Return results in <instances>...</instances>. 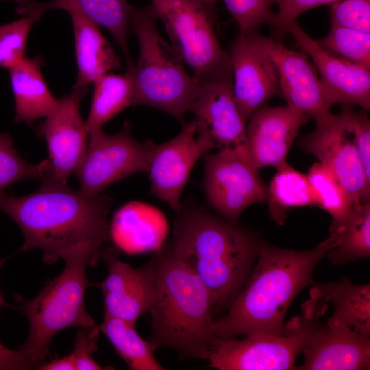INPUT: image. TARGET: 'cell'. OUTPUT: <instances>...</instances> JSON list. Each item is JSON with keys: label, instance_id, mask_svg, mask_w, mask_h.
Masks as SVG:
<instances>
[{"label": "cell", "instance_id": "f1b7e54d", "mask_svg": "<svg viewBox=\"0 0 370 370\" xmlns=\"http://www.w3.org/2000/svg\"><path fill=\"white\" fill-rule=\"evenodd\" d=\"M337 244L326 254L333 264H342L370 256V201L355 205L338 233Z\"/></svg>", "mask_w": 370, "mask_h": 370}, {"label": "cell", "instance_id": "277c9868", "mask_svg": "<svg viewBox=\"0 0 370 370\" xmlns=\"http://www.w3.org/2000/svg\"><path fill=\"white\" fill-rule=\"evenodd\" d=\"M155 296L149 310V341L184 358L208 360L217 340L214 300L199 278L171 244L152 257Z\"/></svg>", "mask_w": 370, "mask_h": 370}, {"label": "cell", "instance_id": "9a60e30c", "mask_svg": "<svg viewBox=\"0 0 370 370\" xmlns=\"http://www.w3.org/2000/svg\"><path fill=\"white\" fill-rule=\"evenodd\" d=\"M286 33H289L303 52L312 58L331 106L336 103L357 106L369 111L370 69L326 50L310 37L296 20L288 25Z\"/></svg>", "mask_w": 370, "mask_h": 370}, {"label": "cell", "instance_id": "6da1fadb", "mask_svg": "<svg viewBox=\"0 0 370 370\" xmlns=\"http://www.w3.org/2000/svg\"><path fill=\"white\" fill-rule=\"evenodd\" d=\"M112 204L107 195H90L67 184L52 183H42L24 196L0 194V210L23 234L18 251L39 249L47 264L84 249L101 252L109 236Z\"/></svg>", "mask_w": 370, "mask_h": 370}, {"label": "cell", "instance_id": "1f68e13d", "mask_svg": "<svg viewBox=\"0 0 370 370\" xmlns=\"http://www.w3.org/2000/svg\"><path fill=\"white\" fill-rule=\"evenodd\" d=\"M42 14L25 16L0 25V66L10 69L24 58L27 38Z\"/></svg>", "mask_w": 370, "mask_h": 370}, {"label": "cell", "instance_id": "2e32d148", "mask_svg": "<svg viewBox=\"0 0 370 370\" xmlns=\"http://www.w3.org/2000/svg\"><path fill=\"white\" fill-rule=\"evenodd\" d=\"M209 153L196 137L193 121L182 124V130L173 139L153 143L147 171L151 193L178 212L180 197L197 160Z\"/></svg>", "mask_w": 370, "mask_h": 370}, {"label": "cell", "instance_id": "60d3db41", "mask_svg": "<svg viewBox=\"0 0 370 370\" xmlns=\"http://www.w3.org/2000/svg\"><path fill=\"white\" fill-rule=\"evenodd\" d=\"M8 259V258H2V259H0V269L1 267H2V265L4 264V262ZM3 307H7V308H10V307H12L11 305H10L9 304H8L3 299V297H1V295L0 293V308H3Z\"/></svg>", "mask_w": 370, "mask_h": 370}, {"label": "cell", "instance_id": "603a6c76", "mask_svg": "<svg viewBox=\"0 0 370 370\" xmlns=\"http://www.w3.org/2000/svg\"><path fill=\"white\" fill-rule=\"evenodd\" d=\"M42 64L40 56L24 58L9 69L16 122L30 123L46 118L59 103V99L53 96L45 81Z\"/></svg>", "mask_w": 370, "mask_h": 370}, {"label": "cell", "instance_id": "d590c367", "mask_svg": "<svg viewBox=\"0 0 370 370\" xmlns=\"http://www.w3.org/2000/svg\"><path fill=\"white\" fill-rule=\"evenodd\" d=\"M98 325L81 328L75 337L74 357L75 370H103L114 369L113 367H102L92 358V354L97 352V342L99 338Z\"/></svg>", "mask_w": 370, "mask_h": 370}, {"label": "cell", "instance_id": "83f0119b", "mask_svg": "<svg viewBox=\"0 0 370 370\" xmlns=\"http://www.w3.org/2000/svg\"><path fill=\"white\" fill-rule=\"evenodd\" d=\"M314 194L317 206L332 218L330 233H338L350 217L354 201L335 175L319 162L306 175Z\"/></svg>", "mask_w": 370, "mask_h": 370}, {"label": "cell", "instance_id": "484cf974", "mask_svg": "<svg viewBox=\"0 0 370 370\" xmlns=\"http://www.w3.org/2000/svg\"><path fill=\"white\" fill-rule=\"evenodd\" d=\"M90 112L86 124L89 134L114 118L123 110L132 106L134 79L131 71L122 75L108 73L94 83Z\"/></svg>", "mask_w": 370, "mask_h": 370}, {"label": "cell", "instance_id": "5bb4252c", "mask_svg": "<svg viewBox=\"0 0 370 370\" xmlns=\"http://www.w3.org/2000/svg\"><path fill=\"white\" fill-rule=\"evenodd\" d=\"M189 111L197 138L209 152L214 149L248 150L245 127L232 88V72L201 84Z\"/></svg>", "mask_w": 370, "mask_h": 370}, {"label": "cell", "instance_id": "ab89813d", "mask_svg": "<svg viewBox=\"0 0 370 370\" xmlns=\"http://www.w3.org/2000/svg\"><path fill=\"white\" fill-rule=\"evenodd\" d=\"M197 1L201 3L202 5H204L209 10L214 12L215 4L219 0H197Z\"/></svg>", "mask_w": 370, "mask_h": 370}, {"label": "cell", "instance_id": "d6986e66", "mask_svg": "<svg viewBox=\"0 0 370 370\" xmlns=\"http://www.w3.org/2000/svg\"><path fill=\"white\" fill-rule=\"evenodd\" d=\"M308 118L288 106H264L247 121V146L257 169L278 166L286 157L300 127Z\"/></svg>", "mask_w": 370, "mask_h": 370}, {"label": "cell", "instance_id": "e575fe53", "mask_svg": "<svg viewBox=\"0 0 370 370\" xmlns=\"http://www.w3.org/2000/svg\"><path fill=\"white\" fill-rule=\"evenodd\" d=\"M353 107L343 106L366 177L370 182V121L367 111H357Z\"/></svg>", "mask_w": 370, "mask_h": 370}, {"label": "cell", "instance_id": "74e56055", "mask_svg": "<svg viewBox=\"0 0 370 370\" xmlns=\"http://www.w3.org/2000/svg\"><path fill=\"white\" fill-rule=\"evenodd\" d=\"M35 365L23 350H11L0 343V370L29 369Z\"/></svg>", "mask_w": 370, "mask_h": 370}, {"label": "cell", "instance_id": "30bf717a", "mask_svg": "<svg viewBox=\"0 0 370 370\" xmlns=\"http://www.w3.org/2000/svg\"><path fill=\"white\" fill-rule=\"evenodd\" d=\"M89 134L84 157L74 171L82 192L97 195L116 181L147 171L154 143L134 139L130 123L115 134H107L102 128Z\"/></svg>", "mask_w": 370, "mask_h": 370}, {"label": "cell", "instance_id": "5b68a950", "mask_svg": "<svg viewBox=\"0 0 370 370\" xmlns=\"http://www.w3.org/2000/svg\"><path fill=\"white\" fill-rule=\"evenodd\" d=\"M130 25L139 45V57L131 71L134 79L132 106L161 110L181 122L198 96L201 85L160 34L158 17L150 5H130Z\"/></svg>", "mask_w": 370, "mask_h": 370}, {"label": "cell", "instance_id": "e0dca14e", "mask_svg": "<svg viewBox=\"0 0 370 370\" xmlns=\"http://www.w3.org/2000/svg\"><path fill=\"white\" fill-rule=\"evenodd\" d=\"M228 54L234 98L247 123L271 98L281 96L277 71L251 32H239L231 43Z\"/></svg>", "mask_w": 370, "mask_h": 370}, {"label": "cell", "instance_id": "8d00e7d4", "mask_svg": "<svg viewBox=\"0 0 370 370\" xmlns=\"http://www.w3.org/2000/svg\"><path fill=\"white\" fill-rule=\"evenodd\" d=\"M338 0H278V12L272 29L278 40L286 34L288 25L306 11L324 5H331Z\"/></svg>", "mask_w": 370, "mask_h": 370}, {"label": "cell", "instance_id": "f546056e", "mask_svg": "<svg viewBox=\"0 0 370 370\" xmlns=\"http://www.w3.org/2000/svg\"><path fill=\"white\" fill-rule=\"evenodd\" d=\"M317 41L330 52L370 69V33L331 25L328 34Z\"/></svg>", "mask_w": 370, "mask_h": 370}, {"label": "cell", "instance_id": "ac0fdd59", "mask_svg": "<svg viewBox=\"0 0 370 370\" xmlns=\"http://www.w3.org/2000/svg\"><path fill=\"white\" fill-rule=\"evenodd\" d=\"M108 275L95 286L102 291L105 315L136 323L149 311L155 296V280L151 263L133 268L121 261L114 248L102 249Z\"/></svg>", "mask_w": 370, "mask_h": 370}, {"label": "cell", "instance_id": "7a4b0ae2", "mask_svg": "<svg viewBox=\"0 0 370 370\" xmlns=\"http://www.w3.org/2000/svg\"><path fill=\"white\" fill-rule=\"evenodd\" d=\"M338 236L332 233L307 251L283 249L262 241L256 264L227 313L214 319L215 336L283 333L289 306L302 289L314 284V268L337 244Z\"/></svg>", "mask_w": 370, "mask_h": 370}, {"label": "cell", "instance_id": "7c38bea8", "mask_svg": "<svg viewBox=\"0 0 370 370\" xmlns=\"http://www.w3.org/2000/svg\"><path fill=\"white\" fill-rule=\"evenodd\" d=\"M299 145L335 175L354 205L370 201V182L343 108L323 123L316 125L315 130L303 136Z\"/></svg>", "mask_w": 370, "mask_h": 370}, {"label": "cell", "instance_id": "d4e9b609", "mask_svg": "<svg viewBox=\"0 0 370 370\" xmlns=\"http://www.w3.org/2000/svg\"><path fill=\"white\" fill-rule=\"evenodd\" d=\"M275 168L276 173L267 186L266 202L269 217L282 225L290 210L317 206V201L306 175L296 170L287 161Z\"/></svg>", "mask_w": 370, "mask_h": 370}, {"label": "cell", "instance_id": "44dd1931", "mask_svg": "<svg viewBox=\"0 0 370 370\" xmlns=\"http://www.w3.org/2000/svg\"><path fill=\"white\" fill-rule=\"evenodd\" d=\"M130 5L127 0H51L47 2L29 0L17 4L16 10L23 16L34 14L42 15L45 11L52 9L79 12L112 34L123 53L127 70H130L135 66L127 44L131 26Z\"/></svg>", "mask_w": 370, "mask_h": 370}, {"label": "cell", "instance_id": "8fae6325", "mask_svg": "<svg viewBox=\"0 0 370 370\" xmlns=\"http://www.w3.org/2000/svg\"><path fill=\"white\" fill-rule=\"evenodd\" d=\"M88 90V87L73 86L39 126L38 132L46 141L49 152L48 167L41 183L67 184L70 173L82 162L89 132L79 108Z\"/></svg>", "mask_w": 370, "mask_h": 370}, {"label": "cell", "instance_id": "836d02e7", "mask_svg": "<svg viewBox=\"0 0 370 370\" xmlns=\"http://www.w3.org/2000/svg\"><path fill=\"white\" fill-rule=\"evenodd\" d=\"M331 25L370 33V0H338L330 5Z\"/></svg>", "mask_w": 370, "mask_h": 370}, {"label": "cell", "instance_id": "4316f807", "mask_svg": "<svg viewBox=\"0 0 370 370\" xmlns=\"http://www.w3.org/2000/svg\"><path fill=\"white\" fill-rule=\"evenodd\" d=\"M136 323L104 314L103 321L98 328L131 369H164L154 356V352L157 348L150 341H146L140 336L136 331Z\"/></svg>", "mask_w": 370, "mask_h": 370}, {"label": "cell", "instance_id": "8992f818", "mask_svg": "<svg viewBox=\"0 0 370 370\" xmlns=\"http://www.w3.org/2000/svg\"><path fill=\"white\" fill-rule=\"evenodd\" d=\"M101 252L85 249L62 258L65 267L32 299L20 295L14 298L16 306L26 316L29 333L20 347L36 365L45 362L54 336L70 327L88 328L95 325L85 307L86 291L92 283L86 275L88 266H95Z\"/></svg>", "mask_w": 370, "mask_h": 370}, {"label": "cell", "instance_id": "9c48e42d", "mask_svg": "<svg viewBox=\"0 0 370 370\" xmlns=\"http://www.w3.org/2000/svg\"><path fill=\"white\" fill-rule=\"evenodd\" d=\"M203 188L218 215L234 223L251 205L266 202L267 186L248 150L225 148L205 155Z\"/></svg>", "mask_w": 370, "mask_h": 370}, {"label": "cell", "instance_id": "4fadbf2b", "mask_svg": "<svg viewBox=\"0 0 370 370\" xmlns=\"http://www.w3.org/2000/svg\"><path fill=\"white\" fill-rule=\"evenodd\" d=\"M259 47L273 63L278 74V84L287 104L308 119H313L316 125L323 123L333 114L315 66L304 52L286 47L273 37L261 35L257 30L251 32Z\"/></svg>", "mask_w": 370, "mask_h": 370}, {"label": "cell", "instance_id": "52a82bcc", "mask_svg": "<svg viewBox=\"0 0 370 370\" xmlns=\"http://www.w3.org/2000/svg\"><path fill=\"white\" fill-rule=\"evenodd\" d=\"M326 307L310 298L303 305L302 314L287 322L280 334L217 338L208 358L210 366L219 370L295 369L296 359L321 325L319 317Z\"/></svg>", "mask_w": 370, "mask_h": 370}, {"label": "cell", "instance_id": "d6a6232c", "mask_svg": "<svg viewBox=\"0 0 370 370\" xmlns=\"http://www.w3.org/2000/svg\"><path fill=\"white\" fill-rule=\"evenodd\" d=\"M237 22L240 32L257 30L262 25L272 27L275 15L272 6L278 0H223Z\"/></svg>", "mask_w": 370, "mask_h": 370}, {"label": "cell", "instance_id": "ffe728a7", "mask_svg": "<svg viewBox=\"0 0 370 370\" xmlns=\"http://www.w3.org/2000/svg\"><path fill=\"white\" fill-rule=\"evenodd\" d=\"M297 369H369L370 340L343 323L330 317L319 325L302 352Z\"/></svg>", "mask_w": 370, "mask_h": 370}, {"label": "cell", "instance_id": "3957f363", "mask_svg": "<svg viewBox=\"0 0 370 370\" xmlns=\"http://www.w3.org/2000/svg\"><path fill=\"white\" fill-rule=\"evenodd\" d=\"M262 241L258 234L199 206L177 212L171 244L210 293L215 312L242 289Z\"/></svg>", "mask_w": 370, "mask_h": 370}, {"label": "cell", "instance_id": "b9f144b4", "mask_svg": "<svg viewBox=\"0 0 370 370\" xmlns=\"http://www.w3.org/2000/svg\"><path fill=\"white\" fill-rule=\"evenodd\" d=\"M0 1H14V2H16L17 4H19V3H22L23 2L29 1V0H0Z\"/></svg>", "mask_w": 370, "mask_h": 370}, {"label": "cell", "instance_id": "7402d4cb", "mask_svg": "<svg viewBox=\"0 0 370 370\" xmlns=\"http://www.w3.org/2000/svg\"><path fill=\"white\" fill-rule=\"evenodd\" d=\"M67 12L72 22L78 70L74 86L88 88L101 76L118 69L121 62L96 23L78 12Z\"/></svg>", "mask_w": 370, "mask_h": 370}, {"label": "cell", "instance_id": "f35d334b", "mask_svg": "<svg viewBox=\"0 0 370 370\" xmlns=\"http://www.w3.org/2000/svg\"><path fill=\"white\" fill-rule=\"evenodd\" d=\"M42 370H75L74 357L71 353L61 358H56L39 365Z\"/></svg>", "mask_w": 370, "mask_h": 370}, {"label": "cell", "instance_id": "cb8c5ba5", "mask_svg": "<svg viewBox=\"0 0 370 370\" xmlns=\"http://www.w3.org/2000/svg\"><path fill=\"white\" fill-rule=\"evenodd\" d=\"M311 297L334 307L330 317L357 332L370 336V286L354 284L349 279L317 284Z\"/></svg>", "mask_w": 370, "mask_h": 370}, {"label": "cell", "instance_id": "4dcf8cb0", "mask_svg": "<svg viewBox=\"0 0 370 370\" xmlns=\"http://www.w3.org/2000/svg\"><path fill=\"white\" fill-rule=\"evenodd\" d=\"M48 167L47 159L32 164L15 149L9 134L0 132V194L23 180H40Z\"/></svg>", "mask_w": 370, "mask_h": 370}, {"label": "cell", "instance_id": "ba28073f", "mask_svg": "<svg viewBox=\"0 0 370 370\" xmlns=\"http://www.w3.org/2000/svg\"><path fill=\"white\" fill-rule=\"evenodd\" d=\"M171 45L201 85L232 73L213 27L214 12L197 0H151Z\"/></svg>", "mask_w": 370, "mask_h": 370}]
</instances>
